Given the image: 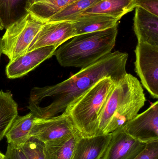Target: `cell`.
I'll return each instance as SVG.
<instances>
[{"label":"cell","mask_w":158,"mask_h":159,"mask_svg":"<svg viewBox=\"0 0 158 159\" xmlns=\"http://www.w3.org/2000/svg\"><path fill=\"white\" fill-rule=\"evenodd\" d=\"M109 143L101 159H133L145 147L120 128L110 133Z\"/></svg>","instance_id":"obj_10"},{"label":"cell","mask_w":158,"mask_h":159,"mask_svg":"<svg viewBox=\"0 0 158 159\" xmlns=\"http://www.w3.org/2000/svg\"><path fill=\"white\" fill-rule=\"evenodd\" d=\"M38 118L32 112L14 120L5 136L8 144L20 147L30 140V132Z\"/></svg>","instance_id":"obj_15"},{"label":"cell","mask_w":158,"mask_h":159,"mask_svg":"<svg viewBox=\"0 0 158 159\" xmlns=\"http://www.w3.org/2000/svg\"><path fill=\"white\" fill-rule=\"evenodd\" d=\"M19 148L28 159H46L43 144L40 142L29 140Z\"/></svg>","instance_id":"obj_22"},{"label":"cell","mask_w":158,"mask_h":159,"mask_svg":"<svg viewBox=\"0 0 158 159\" xmlns=\"http://www.w3.org/2000/svg\"><path fill=\"white\" fill-rule=\"evenodd\" d=\"M4 27L3 26L2 24V21H1V19H0V30H3Z\"/></svg>","instance_id":"obj_28"},{"label":"cell","mask_w":158,"mask_h":159,"mask_svg":"<svg viewBox=\"0 0 158 159\" xmlns=\"http://www.w3.org/2000/svg\"><path fill=\"white\" fill-rule=\"evenodd\" d=\"M117 34V24L105 30L76 35L60 46L54 55L63 67L83 69L111 53Z\"/></svg>","instance_id":"obj_3"},{"label":"cell","mask_w":158,"mask_h":159,"mask_svg":"<svg viewBox=\"0 0 158 159\" xmlns=\"http://www.w3.org/2000/svg\"><path fill=\"white\" fill-rule=\"evenodd\" d=\"M77 0H41L32 5L28 12L40 19L46 20L58 12Z\"/></svg>","instance_id":"obj_20"},{"label":"cell","mask_w":158,"mask_h":159,"mask_svg":"<svg viewBox=\"0 0 158 159\" xmlns=\"http://www.w3.org/2000/svg\"><path fill=\"white\" fill-rule=\"evenodd\" d=\"M78 131L66 112L47 119L37 118L30 132V139L43 144L58 142Z\"/></svg>","instance_id":"obj_7"},{"label":"cell","mask_w":158,"mask_h":159,"mask_svg":"<svg viewBox=\"0 0 158 159\" xmlns=\"http://www.w3.org/2000/svg\"><path fill=\"white\" fill-rule=\"evenodd\" d=\"M101 0H77L49 18L46 21H71Z\"/></svg>","instance_id":"obj_21"},{"label":"cell","mask_w":158,"mask_h":159,"mask_svg":"<svg viewBox=\"0 0 158 159\" xmlns=\"http://www.w3.org/2000/svg\"><path fill=\"white\" fill-rule=\"evenodd\" d=\"M18 116V104L10 92L0 91V141Z\"/></svg>","instance_id":"obj_18"},{"label":"cell","mask_w":158,"mask_h":159,"mask_svg":"<svg viewBox=\"0 0 158 159\" xmlns=\"http://www.w3.org/2000/svg\"><path fill=\"white\" fill-rule=\"evenodd\" d=\"M28 0H0V19L4 29L23 17L27 10Z\"/></svg>","instance_id":"obj_19"},{"label":"cell","mask_w":158,"mask_h":159,"mask_svg":"<svg viewBox=\"0 0 158 159\" xmlns=\"http://www.w3.org/2000/svg\"><path fill=\"white\" fill-rule=\"evenodd\" d=\"M111 138V134H98L79 138L72 159H101Z\"/></svg>","instance_id":"obj_13"},{"label":"cell","mask_w":158,"mask_h":159,"mask_svg":"<svg viewBox=\"0 0 158 159\" xmlns=\"http://www.w3.org/2000/svg\"><path fill=\"white\" fill-rule=\"evenodd\" d=\"M0 154H1V152H0Z\"/></svg>","instance_id":"obj_30"},{"label":"cell","mask_w":158,"mask_h":159,"mask_svg":"<svg viewBox=\"0 0 158 159\" xmlns=\"http://www.w3.org/2000/svg\"><path fill=\"white\" fill-rule=\"evenodd\" d=\"M116 83L110 77H104L72 101L65 109L64 111L82 137L99 134V116Z\"/></svg>","instance_id":"obj_4"},{"label":"cell","mask_w":158,"mask_h":159,"mask_svg":"<svg viewBox=\"0 0 158 159\" xmlns=\"http://www.w3.org/2000/svg\"><path fill=\"white\" fill-rule=\"evenodd\" d=\"M135 7H140L158 16V0H135Z\"/></svg>","instance_id":"obj_24"},{"label":"cell","mask_w":158,"mask_h":159,"mask_svg":"<svg viewBox=\"0 0 158 159\" xmlns=\"http://www.w3.org/2000/svg\"><path fill=\"white\" fill-rule=\"evenodd\" d=\"M123 129L134 139L144 143L158 140V102L128 122Z\"/></svg>","instance_id":"obj_8"},{"label":"cell","mask_w":158,"mask_h":159,"mask_svg":"<svg viewBox=\"0 0 158 159\" xmlns=\"http://www.w3.org/2000/svg\"><path fill=\"white\" fill-rule=\"evenodd\" d=\"M75 36L71 21H46L33 39L28 52L44 47L58 48Z\"/></svg>","instance_id":"obj_9"},{"label":"cell","mask_w":158,"mask_h":159,"mask_svg":"<svg viewBox=\"0 0 158 159\" xmlns=\"http://www.w3.org/2000/svg\"><path fill=\"white\" fill-rule=\"evenodd\" d=\"M146 99L140 81L126 73L110 92L99 119V134H109L137 116Z\"/></svg>","instance_id":"obj_2"},{"label":"cell","mask_w":158,"mask_h":159,"mask_svg":"<svg viewBox=\"0 0 158 159\" xmlns=\"http://www.w3.org/2000/svg\"><path fill=\"white\" fill-rule=\"evenodd\" d=\"M134 30L138 43L158 46V16L141 7H135Z\"/></svg>","instance_id":"obj_12"},{"label":"cell","mask_w":158,"mask_h":159,"mask_svg":"<svg viewBox=\"0 0 158 159\" xmlns=\"http://www.w3.org/2000/svg\"><path fill=\"white\" fill-rule=\"evenodd\" d=\"M2 54V38H0V60H1V57Z\"/></svg>","instance_id":"obj_27"},{"label":"cell","mask_w":158,"mask_h":159,"mask_svg":"<svg viewBox=\"0 0 158 159\" xmlns=\"http://www.w3.org/2000/svg\"><path fill=\"white\" fill-rule=\"evenodd\" d=\"M41 1V0H28L27 4V10L28 11V9L32 5Z\"/></svg>","instance_id":"obj_26"},{"label":"cell","mask_w":158,"mask_h":159,"mask_svg":"<svg viewBox=\"0 0 158 159\" xmlns=\"http://www.w3.org/2000/svg\"><path fill=\"white\" fill-rule=\"evenodd\" d=\"M4 155V159H28L20 148L10 144L7 146L6 152Z\"/></svg>","instance_id":"obj_25"},{"label":"cell","mask_w":158,"mask_h":159,"mask_svg":"<svg viewBox=\"0 0 158 159\" xmlns=\"http://www.w3.org/2000/svg\"><path fill=\"white\" fill-rule=\"evenodd\" d=\"M135 71L142 85L154 99L158 98V46L138 43Z\"/></svg>","instance_id":"obj_6"},{"label":"cell","mask_w":158,"mask_h":159,"mask_svg":"<svg viewBox=\"0 0 158 159\" xmlns=\"http://www.w3.org/2000/svg\"><path fill=\"white\" fill-rule=\"evenodd\" d=\"M128 57L125 52H111L60 83L33 88L28 108L40 119L50 118L63 113L70 103L104 77L118 82L127 73Z\"/></svg>","instance_id":"obj_1"},{"label":"cell","mask_w":158,"mask_h":159,"mask_svg":"<svg viewBox=\"0 0 158 159\" xmlns=\"http://www.w3.org/2000/svg\"><path fill=\"white\" fill-rule=\"evenodd\" d=\"M4 155L1 153V154H0V159H4Z\"/></svg>","instance_id":"obj_29"},{"label":"cell","mask_w":158,"mask_h":159,"mask_svg":"<svg viewBox=\"0 0 158 159\" xmlns=\"http://www.w3.org/2000/svg\"><path fill=\"white\" fill-rule=\"evenodd\" d=\"M58 48L54 46L44 47L27 52L26 54L9 61L6 68V74L9 79L25 76L42 62L54 56Z\"/></svg>","instance_id":"obj_11"},{"label":"cell","mask_w":158,"mask_h":159,"mask_svg":"<svg viewBox=\"0 0 158 159\" xmlns=\"http://www.w3.org/2000/svg\"><path fill=\"white\" fill-rule=\"evenodd\" d=\"M135 8V0H101L86 9L80 15L102 14L111 16L119 20Z\"/></svg>","instance_id":"obj_16"},{"label":"cell","mask_w":158,"mask_h":159,"mask_svg":"<svg viewBox=\"0 0 158 159\" xmlns=\"http://www.w3.org/2000/svg\"><path fill=\"white\" fill-rule=\"evenodd\" d=\"M116 18L102 14L80 15L71 21L75 36L105 30L118 24Z\"/></svg>","instance_id":"obj_14"},{"label":"cell","mask_w":158,"mask_h":159,"mask_svg":"<svg viewBox=\"0 0 158 159\" xmlns=\"http://www.w3.org/2000/svg\"><path fill=\"white\" fill-rule=\"evenodd\" d=\"M81 135L77 131L58 142L43 144L46 159H72L77 142Z\"/></svg>","instance_id":"obj_17"},{"label":"cell","mask_w":158,"mask_h":159,"mask_svg":"<svg viewBox=\"0 0 158 159\" xmlns=\"http://www.w3.org/2000/svg\"><path fill=\"white\" fill-rule=\"evenodd\" d=\"M133 159H158V140L146 144L144 149Z\"/></svg>","instance_id":"obj_23"},{"label":"cell","mask_w":158,"mask_h":159,"mask_svg":"<svg viewBox=\"0 0 158 159\" xmlns=\"http://www.w3.org/2000/svg\"><path fill=\"white\" fill-rule=\"evenodd\" d=\"M45 22L29 12L9 25L2 38V54L8 58L9 61L26 54Z\"/></svg>","instance_id":"obj_5"}]
</instances>
